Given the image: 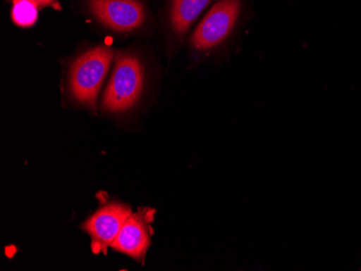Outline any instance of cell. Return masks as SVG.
Wrapping results in <instances>:
<instances>
[{"label":"cell","mask_w":361,"mask_h":271,"mask_svg":"<svg viewBox=\"0 0 361 271\" xmlns=\"http://www.w3.org/2000/svg\"><path fill=\"white\" fill-rule=\"evenodd\" d=\"M113 56L111 48L97 46L73 62L68 76V89L75 102L95 109L97 96L109 73Z\"/></svg>","instance_id":"obj_1"},{"label":"cell","mask_w":361,"mask_h":271,"mask_svg":"<svg viewBox=\"0 0 361 271\" xmlns=\"http://www.w3.org/2000/svg\"><path fill=\"white\" fill-rule=\"evenodd\" d=\"M144 68L135 54L118 53L109 86L103 95V111L123 114L137 105L144 89Z\"/></svg>","instance_id":"obj_2"},{"label":"cell","mask_w":361,"mask_h":271,"mask_svg":"<svg viewBox=\"0 0 361 271\" xmlns=\"http://www.w3.org/2000/svg\"><path fill=\"white\" fill-rule=\"evenodd\" d=\"M241 0H221L197 26L190 44L197 51H208L222 44L236 25Z\"/></svg>","instance_id":"obj_3"},{"label":"cell","mask_w":361,"mask_h":271,"mask_svg":"<svg viewBox=\"0 0 361 271\" xmlns=\"http://www.w3.org/2000/svg\"><path fill=\"white\" fill-rule=\"evenodd\" d=\"M131 213V208L123 202L101 199L100 208L81 226L90 236L91 250L94 254H107Z\"/></svg>","instance_id":"obj_4"},{"label":"cell","mask_w":361,"mask_h":271,"mask_svg":"<svg viewBox=\"0 0 361 271\" xmlns=\"http://www.w3.org/2000/svg\"><path fill=\"white\" fill-rule=\"evenodd\" d=\"M155 213L152 208H141L135 213H131L111 244V248L144 264L152 244L154 234L152 224L155 220Z\"/></svg>","instance_id":"obj_5"},{"label":"cell","mask_w":361,"mask_h":271,"mask_svg":"<svg viewBox=\"0 0 361 271\" xmlns=\"http://www.w3.org/2000/svg\"><path fill=\"white\" fill-rule=\"evenodd\" d=\"M91 13L116 32H133L143 25L144 6L139 0H87Z\"/></svg>","instance_id":"obj_6"},{"label":"cell","mask_w":361,"mask_h":271,"mask_svg":"<svg viewBox=\"0 0 361 271\" xmlns=\"http://www.w3.org/2000/svg\"><path fill=\"white\" fill-rule=\"evenodd\" d=\"M211 1L213 0H173L170 21L174 33L183 37Z\"/></svg>","instance_id":"obj_7"},{"label":"cell","mask_w":361,"mask_h":271,"mask_svg":"<svg viewBox=\"0 0 361 271\" xmlns=\"http://www.w3.org/2000/svg\"><path fill=\"white\" fill-rule=\"evenodd\" d=\"M37 7L32 0H13L12 21L20 27H30L37 21Z\"/></svg>","instance_id":"obj_8"},{"label":"cell","mask_w":361,"mask_h":271,"mask_svg":"<svg viewBox=\"0 0 361 271\" xmlns=\"http://www.w3.org/2000/svg\"><path fill=\"white\" fill-rule=\"evenodd\" d=\"M34 3L37 6H40V7H44V6H52V7L56 8V9H60V5L56 4V0H32Z\"/></svg>","instance_id":"obj_9"}]
</instances>
